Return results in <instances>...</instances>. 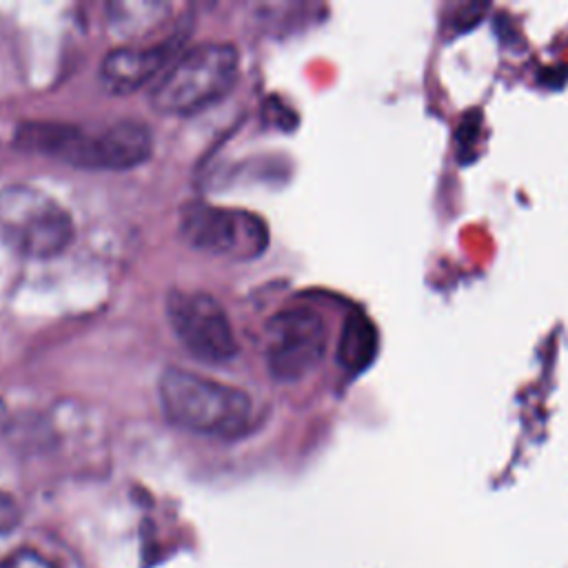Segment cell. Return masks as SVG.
<instances>
[{"mask_svg":"<svg viewBox=\"0 0 568 568\" xmlns=\"http://www.w3.org/2000/svg\"><path fill=\"white\" fill-rule=\"evenodd\" d=\"M13 146L80 169L124 171L149 160L153 135L146 124L135 120L115 122L98 133H87L75 124L22 122L16 129Z\"/></svg>","mask_w":568,"mask_h":568,"instance_id":"obj_1","label":"cell"},{"mask_svg":"<svg viewBox=\"0 0 568 568\" xmlns=\"http://www.w3.org/2000/svg\"><path fill=\"white\" fill-rule=\"evenodd\" d=\"M158 397L171 424L197 435L235 439L253 426V402L242 388L178 366L160 375Z\"/></svg>","mask_w":568,"mask_h":568,"instance_id":"obj_2","label":"cell"},{"mask_svg":"<svg viewBox=\"0 0 568 568\" xmlns=\"http://www.w3.org/2000/svg\"><path fill=\"white\" fill-rule=\"evenodd\" d=\"M240 53L229 42H202L180 53L155 82L151 104L164 115H191L224 98L237 80Z\"/></svg>","mask_w":568,"mask_h":568,"instance_id":"obj_3","label":"cell"},{"mask_svg":"<svg viewBox=\"0 0 568 568\" xmlns=\"http://www.w3.org/2000/svg\"><path fill=\"white\" fill-rule=\"evenodd\" d=\"M69 211L31 184L0 189V237L29 257H53L73 240Z\"/></svg>","mask_w":568,"mask_h":568,"instance_id":"obj_4","label":"cell"},{"mask_svg":"<svg viewBox=\"0 0 568 568\" xmlns=\"http://www.w3.org/2000/svg\"><path fill=\"white\" fill-rule=\"evenodd\" d=\"M180 237L195 251L229 260H255L268 246L266 222L244 209L193 202L182 209Z\"/></svg>","mask_w":568,"mask_h":568,"instance_id":"obj_5","label":"cell"},{"mask_svg":"<svg viewBox=\"0 0 568 568\" xmlns=\"http://www.w3.org/2000/svg\"><path fill=\"white\" fill-rule=\"evenodd\" d=\"M166 315L182 346L200 362L224 364L237 355V339L220 302L204 291L173 288Z\"/></svg>","mask_w":568,"mask_h":568,"instance_id":"obj_6","label":"cell"},{"mask_svg":"<svg viewBox=\"0 0 568 568\" xmlns=\"http://www.w3.org/2000/svg\"><path fill=\"white\" fill-rule=\"evenodd\" d=\"M326 324L308 306H293L266 326V364L275 379L295 382L308 375L326 353Z\"/></svg>","mask_w":568,"mask_h":568,"instance_id":"obj_7","label":"cell"},{"mask_svg":"<svg viewBox=\"0 0 568 568\" xmlns=\"http://www.w3.org/2000/svg\"><path fill=\"white\" fill-rule=\"evenodd\" d=\"M184 33L175 31L173 36L146 44L133 47L124 44L109 51L100 64V80L111 93H131L146 84L158 71L169 67L178 58Z\"/></svg>","mask_w":568,"mask_h":568,"instance_id":"obj_8","label":"cell"},{"mask_svg":"<svg viewBox=\"0 0 568 568\" xmlns=\"http://www.w3.org/2000/svg\"><path fill=\"white\" fill-rule=\"evenodd\" d=\"M379 339L375 324L364 313H353L344 320L339 344H337V362L351 371H364L377 353Z\"/></svg>","mask_w":568,"mask_h":568,"instance_id":"obj_9","label":"cell"},{"mask_svg":"<svg viewBox=\"0 0 568 568\" xmlns=\"http://www.w3.org/2000/svg\"><path fill=\"white\" fill-rule=\"evenodd\" d=\"M0 568H58L36 548H18L0 559Z\"/></svg>","mask_w":568,"mask_h":568,"instance_id":"obj_10","label":"cell"},{"mask_svg":"<svg viewBox=\"0 0 568 568\" xmlns=\"http://www.w3.org/2000/svg\"><path fill=\"white\" fill-rule=\"evenodd\" d=\"M18 519H20L18 504L11 499V495L0 490V535L16 528Z\"/></svg>","mask_w":568,"mask_h":568,"instance_id":"obj_11","label":"cell"}]
</instances>
